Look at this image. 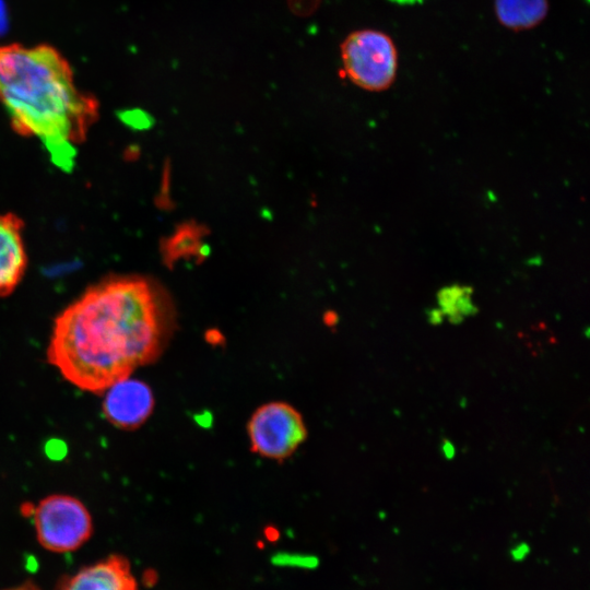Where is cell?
<instances>
[{
	"mask_svg": "<svg viewBox=\"0 0 590 590\" xmlns=\"http://www.w3.org/2000/svg\"><path fill=\"white\" fill-rule=\"evenodd\" d=\"M161 298L146 280L117 276L87 288L56 318L47 359L79 389L103 393L161 353Z\"/></svg>",
	"mask_w": 590,
	"mask_h": 590,
	"instance_id": "cell-1",
	"label": "cell"
},
{
	"mask_svg": "<svg viewBox=\"0 0 590 590\" xmlns=\"http://www.w3.org/2000/svg\"><path fill=\"white\" fill-rule=\"evenodd\" d=\"M0 104L13 129L38 140L57 167L70 172L78 146L98 117L68 60L50 45H0Z\"/></svg>",
	"mask_w": 590,
	"mask_h": 590,
	"instance_id": "cell-2",
	"label": "cell"
},
{
	"mask_svg": "<svg viewBox=\"0 0 590 590\" xmlns=\"http://www.w3.org/2000/svg\"><path fill=\"white\" fill-rule=\"evenodd\" d=\"M345 75L357 86L373 92L388 88L396 80L398 51L391 37L376 30H358L340 47Z\"/></svg>",
	"mask_w": 590,
	"mask_h": 590,
	"instance_id": "cell-3",
	"label": "cell"
},
{
	"mask_svg": "<svg viewBox=\"0 0 590 590\" xmlns=\"http://www.w3.org/2000/svg\"><path fill=\"white\" fill-rule=\"evenodd\" d=\"M32 516L39 544L51 552L74 551L92 534L91 515L73 496L49 495L33 508Z\"/></svg>",
	"mask_w": 590,
	"mask_h": 590,
	"instance_id": "cell-4",
	"label": "cell"
},
{
	"mask_svg": "<svg viewBox=\"0 0 590 590\" xmlns=\"http://www.w3.org/2000/svg\"><path fill=\"white\" fill-rule=\"evenodd\" d=\"M251 450L262 457L283 460L290 457L307 436L299 412L285 402L261 405L248 423Z\"/></svg>",
	"mask_w": 590,
	"mask_h": 590,
	"instance_id": "cell-5",
	"label": "cell"
},
{
	"mask_svg": "<svg viewBox=\"0 0 590 590\" xmlns=\"http://www.w3.org/2000/svg\"><path fill=\"white\" fill-rule=\"evenodd\" d=\"M103 393V413L111 425L120 429L140 427L154 408L151 388L138 379L128 377L117 381Z\"/></svg>",
	"mask_w": 590,
	"mask_h": 590,
	"instance_id": "cell-6",
	"label": "cell"
},
{
	"mask_svg": "<svg viewBox=\"0 0 590 590\" xmlns=\"http://www.w3.org/2000/svg\"><path fill=\"white\" fill-rule=\"evenodd\" d=\"M58 590H138L128 560L110 555L68 577Z\"/></svg>",
	"mask_w": 590,
	"mask_h": 590,
	"instance_id": "cell-7",
	"label": "cell"
},
{
	"mask_svg": "<svg viewBox=\"0 0 590 590\" xmlns=\"http://www.w3.org/2000/svg\"><path fill=\"white\" fill-rule=\"evenodd\" d=\"M26 266L22 221L12 213L0 214V296L19 285Z\"/></svg>",
	"mask_w": 590,
	"mask_h": 590,
	"instance_id": "cell-8",
	"label": "cell"
},
{
	"mask_svg": "<svg viewBox=\"0 0 590 590\" xmlns=\"http://www.w3.org/2000/svg\"><path fill=\"white\" fill-rule=\"evenodd\" d=\"M495 14L504 26L528 30L541 23L547 14V0H494Z\"/></svg>",
	"mask_w": 590,
	"mask_h": 590,
	"instance_id": "cell-9",
	"label": "cell"
},
{
	"mask_svg": "<svg viewBox=\"0 0 590 590\" xmlns=\"http://www.w3.org/2000/svg\"><path fill=\"white\" fill-rule=\"evenodd\" d=\"M437 303L442 317L451 323H460L477 312L472 300V288L469 286L455 284L442 287L437 294Z\"/></svg>",
	"mask_w": 590,
	"mask_h": 590,
	"instance_id": "cell-10",
	"label": "cell"
},
{
	"mask_svg": "<svg viewBox=\"0 0 590 590\" xmlns=\"http://www.w3.org/2000/svg\"><path fill=\"white\" fill-rule=\"evenodd\" d=\"M271 563L278 567L315 569L319 566V558L310 554L278 552L272 555Z\"/></svg>",
	"mask_w": 590,
	"mask_h": 590,
	"instance_id": "cell-11",
	"label": "cell"
},
{
	"mask_svg": "<svg viewBox=\"0 0 590 590\" xmlns=\"http://www.w3.org/2000/svg\"><path fill=\"white\" fill-rule=\"evenodd\" d=\"M441 451L446 459L450 460L455 457L456 449L452 442L448 439H444L441 444Z\"/></svg>",
	"mask_w": 590,
	"mask_h": 590,
	"instance_id": "cell-12",
	"label": "cell"
},
{
	"mask_svg": "<svg viewBox=\"0 0 590 590\" xmlns=\"http://www.w3.org/2000/svg\"><path fill=\"white\" fill-rule=\"evenodd\" d=\"M7 26V12L2 0H0V34L3 33Z\"/></svg>",
	"mask_w": 590,
	"mask_h": 590,
	"instance_id": "cell-13",
	"label": "cell"
},
{
	"mask_svg": "<svg viewBox=\"0 0 590 590\" xmlns=\"http://www.w3.org/2000/svg\"><path fill=\"white\" fill-rule=\"evenodd\" d=\"M527 553L528 546L526 544H520L512 551L516 558H522Z\"/></svg>",
	"mask_w": 590,
	"mask_h": 590,
	"instance_id": "cell-14",
	"label": "cell"
}]
</instances>
